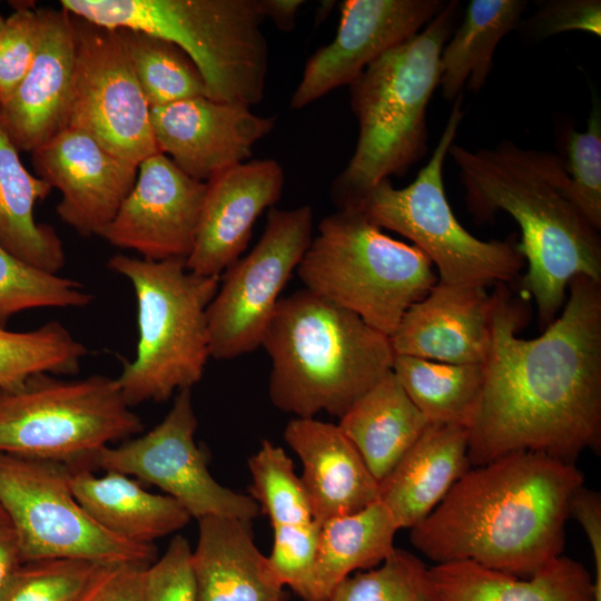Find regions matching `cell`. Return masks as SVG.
I'll return each mask as SVG.
<instances>
[{
  "instance_id": "obj_1",
  "label": "cell",
  "mask_w": 601,
  "mask_h": 601,
  "mask_svg": "<svg viewBox=\"0 0 601 601\" xmlns=\"http://www.w3.org/2000/svg\"><path fill=\"white\" fill-rule=\"evenodd\" d=\"M562 313L533 339L516 336L526 307L506 284L492 296L491 345L469 426L472 466L515 452L575 464L601 449V282L573 277Z\"/></svg>"
},
{
  "instance_id": "obj_2",
  "label": "cell",
  "mask_w": 601,
  "mask_h": 601,
  "mask_svg": "<svg viewBox=\"0 0 601 601\" xmlns=\"http://www.w3.org/2000/svg\"><path fill=\"white\" fill-rule=\"evenodd\" d=\"M582 472L535 452H515L470 467L410 532L436 564L471 561L528 578L562 555L565 522Z\"/></svg>"
},
{
  "instance_id": "obj_3",
  "label": "cell",
  "mask_w": 601,
  "mask_h": 601,
  "mask_svg": "<svg viewBox=\"0 0 601 601\" xmlns=\"http://www.w3.org/2000/svg\"><path fill=\"white\" fill-rule=\"evenodd\" d=\"M471 214L490 221L505 211L520 226L528 265L522 289L534 298L539 323L550 325L563 307L570 280L601 282V237L566 196L561 155L502 140L494 148H449Z\"/></svg>"
},
{
  "instance_id": "obj_4",
  "label": "cell",
  "mask_w": 601,
  "mask_h": 601,
  "mask_svg": "<svg viewBox=\"0 0 601 601\" xmlns=\"http://www.w3.org/2000/svg\"><path fill=\"white\" fill-rule=\"evenodd\" d=\"M269 398L295 417H342L392 371L390 337L304 288L280 298L263 336Z\"/></svg>"
},
{
  "instance_id": "obj_5",
  "label": "cell",
  "mask_w": 601,
  "mask_h": 601,
  "mask_svg": "<svg viewBox=\"0 0 601 601\" xmlns=\"http://www.w3.org/2000/svg\"><path fill=\"white\" fill-rule=\"evenodd\" d=\"M459 17V1L416 35L370 63L349 85L358 139L331 188L338 209L358 208L382 180L402 176L427 149V106L440 86V58Z\"/></svg>"
},
{
  "instance_id": "obj_6",
  "label": "cell",
  "mask_w": 601,
  "mask_h": 601,
  "mask_svg": "<svg viewBox=\"0 0 601 601\" xmlns=\"http://www.w3.org/2000/svg\"><path fill=\"white\" fill-rule=\"evenodd\" d=\"M70 14L131 29L183 49L200 71L207 97L245 106L262 101L268 70L259 0H60Z\"/></svg>"
},
{
  "instance_id": "obj_7",
  "label": "cell",
  "mask_w": 601,
  "mask_h": 601,
  "mask_svg": "<svg viewBox=\"0 0 601 601\" xmlns=\"http://www.w3.org/2000/svg\"><path fill=\"white\" fill-rule=\"evenodd\" d=\"M184 259L115 255L107 266L132 285L138 341L116 381L129 404L162 402L191 388L210 357L207 309L220 276H203Z\"/></svg>"
},
{
  "instance_id": "obj_8",
  "label": "cell",
  "mask_w": 601,
  "mask_h": 601,
  "mask_svg": "<svg viewBox=\"0 0 601 601\" xmlns=\"http://www.w3.org/2000/svg\"><path fill=\"white\" fill-rule=\"evenodd\" d=\"M296 272L306 289L388 337L437 282L420 248L385 235L358 208L322 219Z\"/></svg>"
},
{
  "instance_id": "obj_9",
  "label": "cell",
  "mask_w": 601,
  "mask_h": 601,
  "mask_svg": "<svg viewBox=\"0 0 601 601\" xmlns=\"http://www.w3.org/2000/svg\"><path fill=\"white\" fill-rule=\"evenodd\" d=\"M463 95L451 114L427 164L404 188L380 181L358 209L377 227L393 230L420 248L437 268V280L452 286L508 284L525 265L514 237L481 240L456 219L446 198L443 166L464 112Z\"/></svg>"
},
{
  "instance_id": "obj_10",
  "label": "cell",
  "mask_w": 601,
  "mask_h": 601,
  "mask_svg": "<svg viewBox=\"0 0 601 601\" xmlns=\"http://www.w3.org/2000/svg\"><path fill=\"white\" fill-rule=\"evenodd\" d=\"M130 407L116 378L33 375L0 392V453L90 469L102 449L142 431Z\"/></svg>"
},
{
  "instance_id": "obj_11",
  "label": "cell",
  "mask_w": 601,
  "mask_h": 601,
  "mask_svg": "<svg viewBox=\"0 0 601 601\" xmlns=\"http://www.w3.org/2000/svg\"><path fill=\"white\" fill-rule=\"evenodd\" d=\"M62 463L0 453V506L22 562L79 559L99 564H151L154 544L128 542L97 524L76 500Z\"/></svg>"
},
{
  "instance_id": "obj_12",
  "label": "cell",
  "mask_w": 601,
  "mask_h": 601,
  "mask_svg": "<svg viewBox=\"0 0 601 601\" xmlns=\"http://www.w3.org/2000/svg\"><path fill=\"white\" fill-rule=\"evenodd\" d=\"M313 239V209L270 208L256 246L220 277L207 309L210 357L231 359L262 345L263 336Z\"/></svg>"
},
{
  "instance_id": "obj_13",
  "label": "cell",
  "mask_w": 601,
  "mask_h": 601,
  "mask_svg": "<svg viewBox=\"0 0 601 601\" xmlns=\"http://www.w3.org/2000/svg\"><path fill=\"white\" fill-rule=\"evenodd\" d=\"M75 70L67 128L139 165L158 154L150 107L117 29L72 16Z\"/></svg>"
},
{
  "instance_id": "obj_14",
  "label": "cell",
  "mask_w": 601,
  "mask_h": 601,
  "mask_svg": "<svg viewBox=\"0 0 601 601\" xmlns=\"http://www.w3.org/2000/svg\"><path fill=\"white\" fill-rule=\"evenodd\" d=\"M197 427L191 388L181 390L160 423L144 435L102 449L93 465L158 486L197 521L220 516L252 522L260 514L257 502L213 477L195 440Z\"/></svg>"
},
{
  "instance_id": "obj_15",
  "label": "cell",
  "mask_w": 601,
  "mask_h": 601,
  "mask_svg": "<svg viewBox=\"0 0 601 601\" xmlns=\"http://www.w3.org/2000/svg\"><path fill=\"white\" fill-rule=\"evenodd\" d=\"M206 189L205 181L185 174L168 156L155 154L138 165L134 187L97 236L145 259L186 260L195 245Z\"/></svg>"
},
{
  "instance_id": "obj_16",
  "label": "cell",
  "mask_w": 601,
  "mask_h": 601,
  "mask_svg": "<svg viewBox=\"0 0 601 601\" xmlns=\"http://www.w3.org/2000/svg\"><path fill=\"white\" fill-rule=\"evenodd\" d=\"M444 0H346L336 37L307 60L289 106L302 109L332 90L351 85L390 49L421 31Z\"/></svg>"
},
{
  "instance_id": "obj_17",
  "label": "cell",
  "mask_w": 601,
  "mask_h": 601,
  "mask_svg": "<svg viewBox=\"0 0 601 601\" xmlns=\"http://www.w3.org/2000/svg\"><path fill=\"white\" fill-rule=\"evenodd\" d=\"M150 122L159 152L206 183L252 157L254 145L272 131L275 119L255 115L242 104L199 96L151 107Z\"/></svg>"
},
{
  "instance_id": "obj_18",
  "label": "cell",
  "mask_w": 601,
  "mask_h": 601,
  "mask_svg": "<svg viewBox=\"0 0 601 601\" xmlns=\"http://www.w3.org/2000/svg\"><path fill=\"white\" fill-rule=\"evenodd\" d=\"M31 155L37 176L61 193L60 219L83 237L98 235L114 219L137 178V165L73 128H65Z\"/></svg>"
},
{
  "instance_id": "obj_19",
  "label": "cell",
  "mask_w": 601,
  "mask_h": 601,
  "mask_svg": "<svg viewBox=\"0 0 601 601\" xmlns=\"http://www.w3.org/2000/svg\"><path fill=\"white\" fill-rule=\"evenodd\" d=\"M285 175L274 159L227 168L207 184L199 227L186 268L220 276L246 249L259 215L280 198Z\"/></svg>"
},
{
  "instance_id": "obj_20",
  "label": "cell",
  "mask_w": 601,
  "mask_h": 601,
  "mask_svg": "<svg viewBox=\"0 0 601 601\" xmlns=\"http://www.w3.org/2000/svg\"><path fill=\"white\" fill-rule=\"evenodd\" d=\"M39 42L27 75L0 105V127L20 151H30L67 128L75 70L71 14L38 9Z\"/></svg>"
},
{
  "instance_id": "obj_21",
  "label": "cell",
  "mask_w": 601,
  "mask_h": 601,
  "mask_svg": "<svg viewBox=\"0 0 601 601\" xmlns=\"http://www.w3.org/2000/svg\"><path fill=\"white\" fill-rule=\"evenodd\" d=\"M492 306L485 287L437 280L405 312L390 336L393 352L449 364H484L491 345Z\"/></svg>"
},
{
  "instance_id": "obj_22",
  "label": "cell",
  "mask_w": 601,
  "mask_h": 601,
  "mask_svg": "<svg viewBox=\"0 0 601 601\" xmlns=\"http://www.w3.org/2000/svg\"><path fill=\"white\" fill-rule=\"evenodd\" d=\"M283 436L302 463L299 477L319 526L378 500V481L337 424L294 417Z\"/></svg>"
},
{
  "instance_id": "obj_23",
  "label": "cell",
  "mask_w": 601,
  "mask_h": 601,
  "mask_svg": "<svg viewBox=\"0 0 601 601\" xmlns=\"http://www.w3.org/2000/svg\"><path fill=\"white\" fill-rule=\"evenodd\" d=\"M252 522L198 520L191 561L198 601H284V585L254 542Z\"/></svg>"
},
{
  "instance_id": "obj_24",
  "label": "cell",
  "mask_w": 601,
  "mask_h": 601,
  "mask_svg": "<svg viewBox=\"0 0 601 601\" xmlns=\"http://www.w3.org/2000/svg\"><path fill=\"white\" fill-rule=\"evenodd\" d=\"M466 427L430 424L378 482V500L398 529H412L445 497L471 467Z\"/></svg>"
},
{
  "instance_id": "obj_25",
  "label": "cell",
  "mask_w": 601,
  "mask_h": 601,
  "mask_svg": "<svg viewBox=\"0 0 601 601\" xmlns=\"http://www.w3.org/2000/svg\"><path fill=\"white\" fill-rule=\"evenodd\" d=\"M70 485L78 503L97 524L128 542L154 544L191 519L174 497L148 492L121 472L105 471L98 476L88 467H75Z\"/></svg>"
},
{
  "instance_id": "obj_26",
  "label": "cell",
  "mask_w": 601,
  "mask_h": 601,
  "mask_svg": "<svg viewBox=\"0 0 601 601\" xmlns=\"http://www.w3.org/2000/svg\"><path fill=\"white\" fill-rule=\"evenodd\" d=\"M430 571L434 601H594L591 574L565 555L528 578L471 561L435 564Z\"/></svg>"
},
{
  "instance_id": "obj_27",
  "label": "cell",
  "mask_w": 601,
  "mask_h": 601,
  "mask_svg": "<svg viewBox=\"0 0 601 601\" xmlns=\"http://www.w3.org/2000/svg\"><path fill=\"white\" fill-rule=\"evenodd\" d=\"M337 425L380 482L430 424L391 371L339 417Z\"/></svg>"
},
{
  "instance_id": "obj_28",
  "label": "cell",
  "mask_w": 601,
  "mask_h": 601,
  "mask_svg": "<svg viewBox=\"0 0 601 601\" xmlns=\"http://www.w3.org/2000/svg\"><path fill=\"white\" fill-rule=\"evenodd\" d=\"M52 188L30 174L19 150L0 127V245L26 263L58 274L66 262L62 242L53 227L35 219V206Z\"/></svg>"
},
{
  "instance_id": "obj_29",
  "label": "cell",
  "mask_w": 601,
  "mask_h": 601,
  "mask_svg": "<svg viewBox=\"0 0 601 601\" xmlns=\"http://www.w3.org/2000/svg\"><path fill=\"white\" fill-rule=\"evenodd\" d=\"M398 530L380 500L324 522L317 540L312 601H328L335 588L354 571L381 564L395 549Z\"/></svg>"
},
{
  "instance_id": "obj_30",
  "label": "cell",
  "mask_w": 601,
  "mask_h": 601,
  "mask_svg": "<svg viewBox=\"0 0 601 601\" xmlns=\"http://www.w3.org/2000/svg\"><path fill=\"white\" fill-rule=\"evenodd\" d=\"M528 2L524 0H472L440 58L443 98L453 102L464 88L479 92L493 67L501 40L520 27Z\"/></svg>"
},
{
  "instance_id": "obj_31",
  "label": "cell",
  "mask_w": 601,
  "mask_h": 601,
  "mask_svg": "<svg viewBox=\"0 0 601 601\" xmlns=\"http://www.w3.org/2000/svg\"><path fill=\"white\" fill-rule=\"evenodd\" d=\"M392 372L428 424L469 428L482 391L483 364H449L395 355Z\"/></svg>"
},
{
  "instance_id": "obj_32",
  "label": "cell",
  "mask_w": 601,
  "mask_h": 601,
  "mask_svg": "<svg viewBox=\"0 0 601 601\" xmlns=\"http://www.w3.org/2000/svg\"><path fill=\"white\" fill-rule=\"evenodd\" d=\"M149 107L206 96L204 78L177 45L131 29H117Z\"/></svg>"
},
{
  "instance_id": "obj_33",
  "label": "cell",
  "mask_w": 601,
  "mask_h": 601,
  "mask_svg": "<svg viewBox=\"0 0 601 601\" xmlns=\"http://www.w3.org/2000/svg\"><path fill=\"white\" fill-rule=\"evenodd\" d=\"M86 346L57 321L27 332L0 328V392L20 388L33 375H73Z\"/></svg>"
},
{
  "instance_id": "obj_34",
  "label": "cell",
  "mask_w": 601,
  "mask_h": 601,
  "mask_svg": "<svg viewBox=\"0 0 601 601\" xmlns=\"http://www.w3.org/2000/svg\"><path fill=\"white\" fill-rule=\"evenodd\" d=\"M248 469L249 495L267 515L272 529L316 523L294 463L280 446L264 440L249 457Z\"/></svg>"
},
{
  "instance_id": "obj_35",
  "label": "cell",
  "mask_w": 601,
  "mask_h": 601,
  "mask_svg": "<svg viewBox=\"0 0 601 601\" xmlns=\"http://www.w3.org/2000/svg\"><path fill=\"white\" fill-rule=\"evenodd\" d=\"M91 300L78 280L32 266L0 245V328L23 311L82 307Z\"/></svg>"
},
{
  "instance_id": "obj_36",
  "label": "cell",
  "mask_w": 601,
  "mask_h": 601,
  "mask_svg": "<svg viewBox=\"0 0 601 601\" xmlns=\"http://www.w3.org/2000/svg\"><path fill=\"white\" fill-rule=\"evenodd\" d=\"M328 601H434L431 571L414 553L395 548L377 566L344 579Z\"/></svg>"
},
{
  "instance_id": "obj_37",
  "label": "cell",
  "mask_w": 601,
  "mask_h": 601,
  "mask_svg": "<svg viewBox=\"0 0 601 601\" xmlns=\"http://www.w3.org/2000/svg\"><path fill=\"white\" fill-rule=\"evenodd\" d=\"M561 155L569 177L568 198L600 231L601 229V104L593 93L583 131L566 128Z\"/></svg>"
},
{
  "instance_id": "obj_38",
  "label": "cell",
  "mask_w": 601,
  "mask_h": 601,
  "mask_svg": "<svg viewBox=\"0 0 601 601\" xmlns=\"http://www.w3.org/2000/svg\"><path fill=\"white\" fill-rule=\"evenodd\" d=\"M101 565L79 559L22 562L4 584L0 601H76Z\"/></svg>"
},
{
  "instance_id": "obj_39",
  "label": "cell",
  "mask_w": 601,
  "mask_h": 601,
  "mask_svg": "<svg viewBox=\"0 0 601 601\" xmlns=\"http://www.w3.org/2000/svg\"><path fill=\"white\" fill-rule=\"evenodd\" d=\"M0 37V105L14 91L27 75L37 52L40 17L33 2L11 4Z\"/></svg>"
},
{
  "instance_id": "obj_40",
  "label": "cell",
  "mask_w": 601,
  "mask_h": 601,
  "mask_svg": "<svg viewBox=\"0 0 601 601\" xmlns=\"http://www.w3.org/2000/svg\"><path fill=\"white\" fill-rule=\"evenodd\" d=\"M191 554L188 540L175 535L146 569L145 601H198Z\"/></svg>"
},
{
  "instance_id": "obj_41",
  "label": "cell",
  "mask_w": 601,
  "mask_h": 601,
  "mask_svg": "<svg viewBox=\"0 0 601 601\" xmlns=\"http://www.w3.org/2000/svg\"><path fill=\"white\" fill-rule=\"evenodd\" d=\"M538 10L520 26L535 39H545L566 31L601 35L600 0H548L536 2Z\"/></svg>"
},
{
  "instance_id": "obj_42",
  "label": "cell",
  "mask_w": 601,
  "mask_h": 601,
  "mask_svg": "<svg viewBox=\"0 0 601 601\" xmlns=\"http://www.w3.org/2000/svg\"><path fill=\"white\" fill-rule=\"evenodd\" d=\"M149 564H119L95 601H145V574Z\"/></svg>"
},
{
  "instance_id": "obj_43",
  "label": "cell",
  "mask_w": 601,
  "mask_h": 601,
  "mask_svg": "<svg viewBox=\"0 0 601 601\" xmlns=\"http://www.w3.org/2000/svg\"><path fill=\"white\" fill-rule=\"evenodd\" d=\"M21 563L19 546L11 526L0 528V592Z\"/></svg>"
},
{
  "instance_id": "obj_44",
  "label": "cell",
  "mask_w": 601,
  "mask_h": 601,
  "mask_svg": "<svg viewBox=\"0 0 601 601\" xmlns=\"http://www.w3.org/2000/svg\"><path fill=\"white\" fill-rule=\"evenodd\" d=\"M265 18H269L283 31H292L302 0H259Z\"/></svg>"
},
{
  "instance_id": "obj_45",
  "label": "cell",
  "mask_w": 601,
  "mask_h": 601,
  "mask_svg": "<svg viewBox=\"0 0 601 601\" xmlns=\"http://www.w3.org/2000/svg\"><path fill=\"white\" fill-rule=\"evenodd\" d=\"M119 564H105L99 568L93 579L76 601H95L109 580L112 578Z\"/></svg>"
},
{
  "instance_id": "obj_46",
  "label": "cell",
  "mask_w": 601,
  "mask_h": 601,
  "mask_svg": "<svg viewBox=\"0 0 601 601\" xmlns=\"http://www.w3.org/2000/svg\"><path fill=\"white\" fill-rule=\"evenodd\" d=\"M6 525H10V523L3 509L0 506V528L6 526Z\"/></svg>"
},
{
  "instance_id": "obj_47",
  "label": "cell",
  "mask_w": 601,
  "mask_h": 601,
  "mask_svg": "<svg viewBox=\"0 0 601 601\" xmlns=\"http://www.w3.org/2000/svg\"><path fill=\"white\" fill-rule=\"evenodd\" d=\"M3 23H4V18L0 13V37H1L2 28H3Z\"/></svg>"
}]
</instances>
